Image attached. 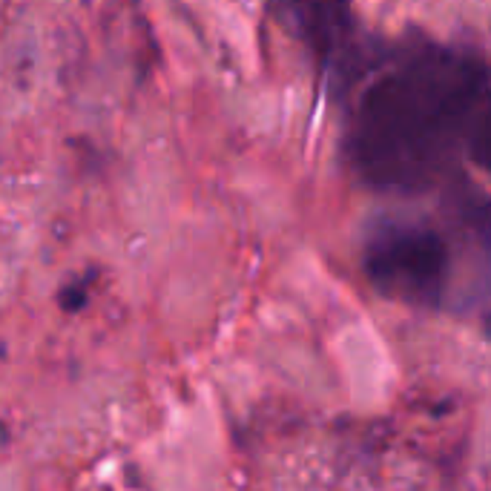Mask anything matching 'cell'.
<instances>
[{
  "label": "cell",
  "mask_w": 491,
  "mask_h": 491,
  "mask_svg": "<svg viewBox=\"0 0 491 491\" xmlns=\"http://www.w3.org/2000/svg\"><path fill=\"white\" fill-rule=\"evenodd\" d=\"M365 270L374 287L388 296L431 305L440 299L445 285L448 244L431 227L385 222L368 242Z\"/></svg>",
  "instance_id": "cell-2"
},
{
  "label": "cell",
  "mask_w": 491,
  "mask_h": 491,
  "mask_svg": "<svg viewBox=\"0 0 491 491\" xmlns=\"http://www.w3.org/2000/svg\"><path fill=\"white\" fill-rule=\"evenodd\" d=\"M282 9L293 35L345 95L374 52L362 41L350 0H282Z\"/></svg>",
  "instance_id": "cell-3"
},
{
  "label": "cell",
  "mask_w": 491,
  "mask_h": 491,
  "mask_svg": "<svg viewBox=\"0 0 491 491\" xmlns=\"http://www.w3.org/2000/svg\"><path fill=\"white\" fill-rule=\"evenodd\" d=\"M345 95L348 159L371 187L422 193L463 161H485L491 84L474 49L434 41L374 49Z\"/></svg>",
  "instance_id": "cell-1"
}]
</instances>
